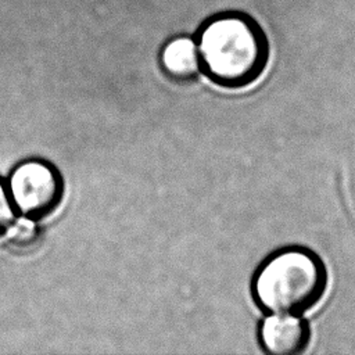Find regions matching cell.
Here are the masks:
<instances>
[{
    "label": "cell",
    "instance_id": "cell-7",
    "mask_svg": "<svg viewBox=\"0 0 355 355\" xmlns=\"http://www.w3.org/2000/svg\"><path fill=\"white\" fill-rule=\"evenodd\" d=\"M17 218L18 212L10 197L7 182L0 178V236L7 233Z\"/></svg>",
    "mask_w": 355,
    "mask_h": 355
},
{
    "label": "cell",
    "instance_id": "cell-2",
    "mask_svg": "<svg viewBox=\"0 0 355 355\" xmlns=\"http://www.w3.org/2000/svg\"><path fill=\"white\" fill-rule=\"evenodd\" d=\"M327 283V268L318 252L287 245L259 263L251 279V295L265 315H304L323 298Z\"/></svg>",
    "mask_w": 355,
    "mask_h": 355
},
{
    "label": "cell",
    "instance_id": "cell-3",
    "mask_svg": "<svg viewBox=\"0 0 355 355\" xmlns=\"http://www.w3.org/2000/svg\"><path fill=\"white\" fill-rule=\"evenodd\" d=\"M6 182L18 215L36 222L51 216L64 200V178L47 159L29 158L19 162Z\"/></svg>",
    "mask_w": 355,
    "mask_h": 355
},
{
    "label": "cell",
    "instance_id": "cell-4",
    "mask_svg": "<svg viewBox=\"0 0 355 355\" xmlns=\"http://www.w3.org/2000/svg\"><path fill=\"white\" fill-rule=\"evenodd\" d=\"M262 349L270 355H297L311 341V326L302 315L266 313L258 329Z\"/></svg>",
    "mask_w": 355,
    "mask_h": 355
},
{
    "label": "cell",
    "instance_id": "cell-5",
    "mask_svg": "<svg viewBox=\"0 0 355 355\" xmlns=\"http://www.w3.org/2000/svg\"><path fill=\"white\" fill-rule=\"evenodd\" d=\"M159 64L162 71L176 82H191L202 72L197 43L187 35L173 36L162 46Z\"/></svg>",
    "mask_w": 355,
    "mask_h": 355
},
{
    "label": "cell",
    "instance_id": "cell-1",
    "mask_svg": "<svg viewBox=\"0 0 355 355\" xmlns=\"http://www.w3.org/2000/svg\"><path fill=\"white\" fill-rule=\"evenodd\" d=\"M193 37L198 47L202 73L219 87H248L268 67V36L248 12H215L198 25Z\"/></svg>",
    "mask_w": 355,
    "mask_h": 355
},
{
    "label": "cell",
    "instance_id": "cell-6",
    "mask_svg": "<svg viewBox=\"0 0 355 355\" xmlns=\"http://www.w3.org/2000/svg\"><path fill=\"white\" fill-rule=\"evenodd\" d=\"M6 234L12 245L18 248H28L39 241L40 227L36 220L19 215V218L14 220Z\"/></svg>",
    "mask_w": 355,
    "mask_h": 355
}]
</instances>
